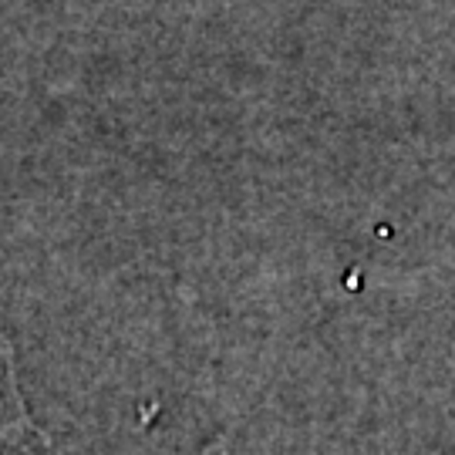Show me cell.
Segmentation results:
<instances>
[{
  "label": "cell",
  "mask_w": 455,
  "mask_h": 455,
  "mask_svg": "<svg viewBox=\"0 0 455 455\" xmlns=\"http://www.w3.org/2000/svg\"><path fill=\"white\" fill-rule=\"evenodd\" d=\"M41 449H51V439L34 422L20 388L14 341L0 324V452H41Z\"/></svg>",
  "instance_id": "6da1fadb"
}]
</instances>
